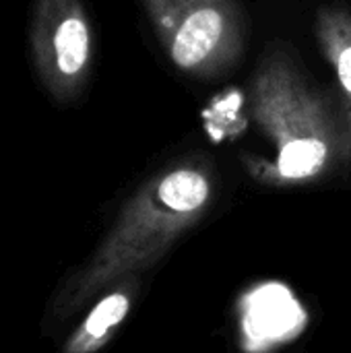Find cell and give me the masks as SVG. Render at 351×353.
<instances>
[{
	"mask_svg": "<svg viewBox=\"0 0 351 353\" xmlns=\"http://www.w3.org/2000/svg\"><path fill=\"white\" fill-rule=\"evenodd\" d=\"M250 114L269 141V157H244L246 172L267 186L327 178L351 161V116L339 95L312 85L283 50L265 54L250 79Z\"/></svg>",
	"mask_w": 351,
	"mask_h": 353,
	"instance_id": "6da1fadb",
	"label": "cell"
},
{
	"mask_svg": "<svg viewBox=\"0 0 351 353\" xmlns=\"http://www.w3.org/2000/svg\"><path fill=\"white\" fill-rule=\"evenodd\" d=\"M215 201V174L205 161L157 172L122 207L91 261L70 279L62 308L74 310L99 290L155 265L197 225Z\"/></svg>",
	"mask_w": 351,
	"mask_h": 353,
	"instance_id": "7a4b0ae2",
	"label": "cell"
},
{
	"mask_svg": "<svg viewBox=\"0 0 351 353\" xmlns=\"http://www.w3.org/2000/svg\"><path fill=\"white\" fill-rule=\"evenodd\" d=\"M172 64L194 79L234 68L244 50V23L234 0H141Z\"/></svg>",
	"mask_w": 351,
	"mask_h": 353,
	"instance_id": "3957f363",
	"label": "cell"
},
{
	"mask_svg": "<svg viewBox=\"0 0 351 353\" xmlns=\"http://www.w3.org/2000/svg\"><path fill=\"white\" fill-rule=\"evenodd\" d=\"M29 46L48 95L62 105L77 101L93 66V27L83 0H35Z\"/></svg>",
	"mask_w": 351,
	"mask_h": 353,
	"instance_id": "277c9868",
	"label": "cell"
},
{
	"mask_svg": "<svg viewBox=\"0 0 351 353\" xmlns=\"http://www.w3.org/2000/svg\"><path fill=\"white\" fill-rule=\"evenodd\" d=\"M314 29L321 52L335 72L339 97L351 116V12L339 6H323L317 12Z\"/></svg>",
	"mask_w": 351,
	"mask_h": 353,
	"instance_id": "5b68a950",
	"label": "cell"
},
{
	"mask_svg": "<svg viewBox=\"0 0 351 353\" xmlns=\"http://www.w3.org/2000/svg\"><path fill=\"white\" fill-rule=\"evenodd\" d=\"M130 285L108 294L70 335L62 353H95L112 339L130 310Z\"/></svg>",
	"mask_w": 351,
	"mask_h": 353,
	"instance_id": "8992f818",
	"label": "cell"
}]
</instances>
